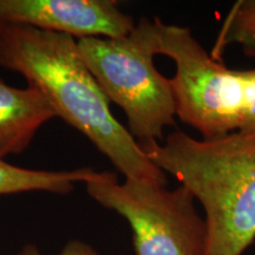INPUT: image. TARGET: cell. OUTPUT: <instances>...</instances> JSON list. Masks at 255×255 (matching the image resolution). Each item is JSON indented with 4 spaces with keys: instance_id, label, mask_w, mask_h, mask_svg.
Returning a JSON list of instances; mask_svg holds the SVG:
<instances>
[{
    "instance_id": "3",
    "label": "cell",
    "mask_w": 255,
    "mask_h": 255,
    "mask_svg": "<svg viewBox=\"0 0 255 255\" xmlns=\"http://www.w3.org/2000/svg\"><path fill=\"white\" fill-rule=\"evenodd\" d=\"M157 55L175 62L169 78L176 116L210 139L228 133H255V69L232 70L213 59L190 28L154 18Z\"/></svg>"
},
{
    "instance_id": "5",
    "label": "cell",
    "mask_w": 255,
    "mask_h": 255,
    "mask_svg": "<svg viewBox=\"0 0 255 255\" xmlns=\"http://www.w3.org/2000/svg\"><path fill=\"white\" fill-rule=\"evenodd\" d=\"M85 183L96 202L129 222L136 255H207L208 231L186 187L161 184L94 171Z\"/></svg>"
},
{
    "instance_id": "7",
    "label": "cell",
    "mask_w": 255,
    "mask_h": 255,
    "mask_svg": "<svg viewBox=\"0 0 255 255\" xmlns=\"http://www.w3.org/2000/svg\"><path fill=\"white\" fill-rule=\"evenodd\" d=\"M53 117L56 113L38 89L9 87L0 78V158L23 152Z\"/></svg>"
},
{
    "instance_id": "6",
    "label": "cell",
    "mask_w": 255,
    "mask_h": 255,
    "mask_svg": "<svg viewBox=\"0 0 255 255\" xmlns=\"http://www.w3.org/2000/svg\"><path fill=\"white\" fill-rule=\"evenodd\" d=\"M0 25H21L71 37L122 38L135 28L114 0H0Z\"/></svg>"
},
{
    "instance_id": "4",
    "label": "cell",
    "mask_w": 255,
    "mask_h": 255,
    "mask_svg": "<svg viewBox=\"0 0 255 255\" xmlns=\"http://www.w3.org/2000/svg\"><path fill=\"white\" fill-rule=\"evenodd\" d=\"M82 59L108 100L124 110L137 142H164V129L175 127L176 102L169 78L155 68L157 30L142 17L122 38H81Z\"/></svg>"
},
{
    "instance_id": "9",
    "label": "cell",
    "mask_w": 255,
    "mask_h": 255,
    "mask_svg": "<svg viewBox=\"0 0 255 255\" xmlns=\"http://www.w3.org/2000/svg\"><path fill=\"white\" fill-rule=\"evenodd\" d=\"M17 255H41L38 248L34 245H26L23 250ZM59 255H100L92 248L90 245L85 244V242L72 240L66 244L64 247L62 253Z\"/></svg>"
},
{
    "instance_id": "8",
    "label": "cell",
    "mask_w": 255,
    "mask_h": 255,
    "mask_svg": "<svg viewBox=\"0 0 255 255\" xmlns=\"http://www.w3.org/2000/svg\"><path fill=\"white\" fill-rule=\"evenodd\" d=\"M94 171L91 168L70 171L33 170L9 164L0 158V195L33 190L68 195L75 189L76 182H87Z\"/></svg>"
},
{
    "instance_id": "1",
    "label": "cell",
    "mask_w": 255,
    "mask_h": 255,
    "mask_svg": "<svg viewBox=\"0 0 255 255\" xmlns=\"http://www.w3.org/2000/svg\"><path fill=\"white\" fill-rule=\"evenodd\" d=\"M0 66L18 72L45 96L57 117L81 131L126 178L167 187L156 167L114 117L110 101L69 34L21 25H0Z\"/></svg>"
},
{
    "instance_id": "2",
    "label": "cell",
    "mask_w": 255,
    "mask_h": 255,
    "mask_svg": "<svg viewBox=\"0 0 255 255\" xmlns=\"http://www.w3.org/2000/svg\"><path fill=\"white\" fill-rule=\"evenodd\" d=\"M156 167L205 209L207 255H242L255 241V133L196 139L182 130L164 143L138 142Z\"/></svg>"
}]
</instances>
